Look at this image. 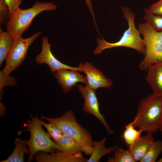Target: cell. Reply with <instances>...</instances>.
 <instances>
[{
	"label": "cell",
	"instance_id": "obj_1",
	"mask_svg": "<svg viewBox=\"0 0 162 162\" xmlns=\"http://www.w3.org/2000/svg\"><path fill=\"white\" fill-rule=\"evenodd\" d=\"M40 118L56 125L63 133L72 137L77 143L81 151L90 156L93 150L94 142L90 132L77 121L73 111L70 110L56 118L41 116Z\"/></svg>",
	"mask_w": 162,
	"mask_h": 162
},
{
	"label": "cell",
	"instance_id": "obj_24",
	"mask_svg": "<svg viewBox=\"0 0 162 162\" xmlns=\"http://www.w3.org/2000/svg\"><path fill=\"white\" fill-rule=\"evenodd\" d=\"M17 85V81L15 78L9 75H5L2 70L0 72V92L3 94V88L5 86H15Z\"/></svg>",
	"mask_w": 162,
	"mask_h": 162
},
{
	"label": "cell",
	"instance_id": "obj_7",
	"mask_svg": "<svg viewBox=\"0 0 162 162\" xmlns=\"http://www.w3.org/2000/svg\"><path fill=\"white\" fill-rule=\"evenodd\" d=\"M41 33V32H37L26 38H22L21 36H14L11 48L5 59V65L2 70L4 75H9L22 63L29 46Z\"/></svg>",
	"mask_w": 162,
	"mask_h": 162
},
{
	"label": "cell",
	"instance_id": "obj_4",
	"mask_svg": "<svg viewBox=\"0 0 162 162\" xmlns=\"http://www.w3.org/2000/svg\"><path fill=\"white\" fill-rule=\"evenodd\" d=\"M57 8L53 3L38 1L30 8L23 10L19 8L8 16L6 25L7 31L14 36H22L38 15L44 11H54Z\"/></svg>",
	"mask_w": 162,
	"mask_h": 162
},
{
	"label": "cell",
	"instance_id": "obj_27",
	"mask_svg": "<svg viewBox=\"0 0 162 162\" xmlns=\"http://www.w3.org/2000/svg\"><path fill=\"white\" fill-rule=\"evenodd\" d=\"M148 9L154 14L162 15V0H159L152 4Z\"/></svg>",
	"mask_w": 162,
	"mask_h": 162
},
{
	"label": "cell",
	"instance_id": "obj_30",
	"mask_svg": "<svg viewBox=\"0 0 162 162\" xmlns=\"http://www.w3.org/2000/svg\"><path fill=\"white\" fill-rule=\"evenodd\" d=\"M159 130L162 132V114L159 128Z\"/></svg>",
	"mask_w": 162,
	"mask_h": 162
},
{
	"label": "cell",
	"instance_id": "obj_15",
	"mask_svg": "<svg viewBox=\"0 0 162 162\" xmlns=\"http://www.w3.org/2000/svg\"><path fill=\"white\" fill-rule=\"evenodd\" d=\"M107 139L104 137L101 140L94 142L93 150L87 162H98L104 156L114 152L117 146L106 148L105 146Z\"/></svg>",
	"mask_w": 162,
	"mask_h": 162
},
{
	"label": "cell",
	"instance_id": "obj_10",
	"mask_svg": "<svg viewBox=\"0 0 162 162\" xmlns=\"http://www.w3.org/2000/svg\"><path fill=\"white\" fill-rule=\"evenodd\" d=\"M79 66L85 74L87 85L95 90L100 88H109L113 85L112 80L106 78L104 74L91 63L86 62L80 63Z\"/></svg>",
	"mask_w": 162,
	"mask_h": 162
},
{
	"label": "cell",
	"instance_id": "obj_23",
	"mask_svg": "<svg viewBox=\"0 0 162 162\" xmlns=\"http://www.w3.org/2000/svg\"><path fill=\"white\" fill-rule=\"evenodd\" d=\"M48 123H45L41 120V123L47 130V132L56 143L58 142L62 137L63 133L55 124L50 122Z\"/></svg>",
	"mask_w": 162,
	"mask_h": 162
},
{
	"label": "cell",
	"instance_id": "obj_21",
	"mask_svg": "<svg viewBox=\"0 0 162 162\" xmlns=\"http://www.w3.org/2000/svg\"><path fill=\"white\" fill-rule=\"evenodd\" d=\"M108 162H136L128 150L121 147L116 146L112 156L108 158Z\"/></svg>",
	"mask_w": 162,
	"mask_h": 162
},
{
	"label": "cell",
	"instance_id": "obj_20",
	"mask_svg": "<svg viewBox=\"0 0 162 162\" xmlns=\"http://www.w3.org/2000/svg\"><path fill=\"white\" fill-rule=\"evenodd\" d=\"M162 152V141H154L140 162H155Z\"/></svg>",
	"mask_w": 162,
	"mask_h": 162
},
{
	"label": "cell",
	"instance_id": "obj_14",
	"mask_svg": "<svg viewBox=\"0 0 162 162\" xmlns=\"http://www.w3.org/2000/svg\"><path fill=\"white\" fill-rule=\"evenodd\" d=\"M154 139L152 134H147L141 136L129 146L128 150L135 162L140 161L146 154Z\"/></svg>",
	"mask_w": 162,
	"mask_h": 162
},
{
	"label": "cell",
	"instance_id": "obj_19",
	"mask_svg": "<svg viewBox=\"0 0 162 162\" xmlns=\"http://www.w3.org/2000/svg\"><path fill=\"white\" fill-rule=\"evenodd\" d=\"M135 127L133 121L125 126V130L123 132L122 137L128 146L139 139L143 132L140 129H136Z\"/></svg>",
	"mask_w": 162,
	"mask_h": 162
},
{
	"label": "cell",
	"instance_id": "obj_5",
	"mask_svg": "<svg viewBox=\"0 0 162 162\" xmlns=\"http://www.w3.org/2000/svg\"><path fill=\"white\" fill-rule=\"evenodd\" d=\"M30 119L27 120L24 125L30 132V138L28 140H23L25 144L28 146L30 154L28 162L31 161L34 155L38 152L51 153L58 148L56 143L50 139L48 133L43 129L41 120L38 118L37 115L36 114L34 117L30 114Z\"/></svg>",
	"mask_w": 162,
	"mask_h": 162
},
{
	"label": "cell",
	"instance_id": "obj_8",
	"mask_svg": "<svg viewBox=\"0 0 162 162\" xmlns=\"http://www.w3.org/2000/svg\"><path fill=\"white\" fill-rule=\"evenodd\" d=\"M78 88L84 99L82 110L86 113L91 114L97 118L104 125L107 133L113 135L114 131L110 127L104 116L100 112L99 105L95 90L87 85L78 84Z\"/></svg>",
	"mask_w": 162,
	"mask_h": 162
},
{
	"label": "cell",
	"instance_id": "obj_31",
	"mask_svg": "<svg viewBox=\"0 0 162 162\" xmlns=\"http://www.w3.org/2000/svg\"><path fill=\"white\" fill-rule=\"evenodd\" d=\"M158 162H162V157L158 161Z\"/></svg>",
	"mask_w": 162,
	"mask_h": 162
},
{
	"label": "cell",
	"instance_id": "obj_26",
	"mask_svg": "<svg viewBox=\"0 0 162 162\" xmlns=\"http://www.w3.org/2000/svg\"><path fill=\"white\" fill-rule=\"evenodd\" d=\"M9 8L8 16L19 8L23 0H5Z\"/></svg>",
	"mask_w": 162,
	"mask_h": 162
},
{
	"label": "cell",
	"instance_id": "obj_25",
	"mask_svg": "<svg viewBox=\"0 0 162 162\" xmlns=\"http://www.w3.org/2000/svg\"><path fill=\"white\" fill-rule=\"evenodd\" d=\"M9 8L5 0H0V24L6 25L8 18Z\"/></svg>",
	"mask_w": 162,
	"mask_h": 162
},
{
	"label": "cell",
	"instance_id": "obj_22",
	"mask_svg": "<svg viewBox=\"0 0 162 162\" xmlns=\"http://www.w3.org/2000/svg\"><path fill=\"white\" fill-rule=\"evenodd\" d=\"M144 12L146 23L156 31H162V15L154 14L147 8L144 9Z\"/></svg>",
	"mask_w": 162,
	"mask_h": 162
},
{
	"label": "cell",
	"instance_id": "obj_29",
	"mask_svg": "<svg viewBox=\"0 0 162 162\" xmlns=\"http://www.w3.org/2000/svg\"><path fill=\"white\" fill-rule=\"evenodd\" d=\"M0 116H2L6 113V108L4 104L0 102Z\"/></svg>",
	"mask_w": 162,
	"mask_h": 162
},
{
	"label": "cell",
	"instance_id": "obj_3",
	"mask_svg": "<svg viewBox=\"0 0 162 162\" xmlns=\"http://www.w3.org/2000/svg\"><path fill=\"white\" fill-rule=\"evenodd\" d=\"M124 18L128 21V27L124 32L120 39L115 43H109L98 37L97 39V46L93 52L94 55L101 54L106 49L118 47H125L135 50L140 53L145 54V50L143 39L140 33L136 27L134 21L135 16L130 8L121 6Z\"/></svg>",
	"mask_w": 162,
	"mask_h": 162
},
{
	"label": "cell",
	"instance_id": "obj_17",
	"mask_svg": "<svg viewBox=\"0 0 162 162\" xmlns=\"http://www.w3.org/2000/svg\"><path fill=\"white\" fill-rule=\"evenodd\" d=\"M15 147L11 154L6 159L0 162H23L25 161L24 155L26 153L29 155L30 152L28 148L21 138H17L15 139Z\"/></svg>",
	"mask_w": 162,
	"mask_h": 162
},
{
	"label": "cell",
	"instance_id": "obj_9",
	"mask_svg": "<svg viewBox=\"0 0 162 162\" xmlns=\"http://www.w3.org/2000/svg\"><path fill=\"white\" fill-rule=\"evenodd\" d=\"M47 36L42 37V48L40 53L35 58V61L38 64L42 65L46 64L50 67L52 73L61 69L75 70L82 72L80 67H73L63 63L58 60L52 54L51 50L52 44L48 42Z\"/></svg>",
	"mask_w": 162,
	"mask_h": 162
},
{
	"label": "cell",
	"instance_id": "obj_16",
	"mask_svg": "<svg viewBox=\"0 0 162 162\" xmlns=\"http://www.w3.org/2000/svg\"><path fill=\"white\" fill-rule=\"evenodd\" d=\"M58 150L71 154H82L79 146L76 142L70 136L63 133L59 140L56 143Z\"/></svg>",
	"mask_w": 162,
	"mask_h": 162
},
{
	"label": "cell",
	"instance_id": "obj_12",
	"mask_svg": "<svg viewBox=\"0 0 162 162\" xmlns=\"http://www.w3.org/2000/svg\"><path fill=\"white\" fill-rule=\"evenodd\" d=\"M37 162H87L88 159L80 154H71L58 150L49 154L39 152L34 155Z\"/></svg>",
	"mask_w": 162,
	"mask_h": 162
},
{
	"label": "cell",
	"instance_id": "obj_6",
	"mask_svg": "<svg viewBox=\"0 0 162 162\" xmlns=\"http://www.w3.org/2000/svg\"><path fill=\"white\" fill-rule=\"evenodd\" d=\"M138 30L143 37L145 50V57L139 67L145 71L155 63L162 61V31H156L146 23L139 24Z\"/></svg>",
	"mask_w": 162,
	"mask_h": 162
},
{
	"label": "cell",
	"instance_id": "obj_13",
	"mask_svg": "<svg viewBox=\"0 0 162 162\" xmlns=\"http://www.w3.org/2000/svg\"><path fill=\"white\" fill-rule=\"evenodd\" d=\"M147 70L146 80L152 89L153 94L162 98V61L152 64Z\"/></svg>",
	"mask_w": 162,
	"mask_h": 162
},
{
	"label": "cell",
	"instance_id": "obj_18",
	"mask_svg": "<svg viewBox=\"0 0 162 162\" xmlns=\"http://www.w3.org/2000/svg\"><path fill=\"white\" fill-rule=\"evenodd\" d=\"M14 36L10 33L4 32L0 27V66L6 59L11 48Z\"/></svg>",
	"mask_w": 162,
	"mask_h": 162
},
{
	"label": "cell",
	"instance_id": "obj_11",
	"mask_svg": "<svg viewBox=\"0 0 162 162\" xmlns=\"http://www.w3.org/2000/svg\"><path fill=\"white\" fill-rule=\"evenodd\" d=\"M78 71L63 69L58 70L54 73V76L64 93H68L73 86L76 87V83L78 82H82L85 85L86 84L85 77Z\"/></svg>",
	"mask_w": 162,
	"mask_h": 162
},
{
	"label": "cell",
	"instance_id": "obj_2",
	"mask_svg": "<svg viewBox=\"0 0 162 162\" xmlns=\"http://www.w3.org/2000/svg\"><path fill=\"white\" fill-rule=\"evenodd\" d=\"M162 114V98L151 94L141 100L133 121L136 127L153 134L159 130Z\"/></svg>",
	"mask_w": 162,
	"mask_h": 162
},
{
	"label": "cell",
	"instance_id": "obj_28",
	"mask_svg": "<svg viewBox=\"0 0 162 162\" xmlns=\"http://www.w3.org/2000/svg\"><path fill=\"white\" fill-rule=\"evenodd\" d=\"M84 1L91 12V14L92 16L94 24L96 25V23L95 20L94 13L93 10L92 0H84Z\"/></svg>",
	"mask_w": 162,
	"mask_h": 162
}]
</instances>
